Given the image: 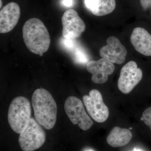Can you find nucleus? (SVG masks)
Listing matches in <instances>:
<instances>
[{
	"mask_svg": "<svg viewBox=\"0 0 151 151\" xmlns=\"http://www.w3.org/2000/svg\"><path fill=\"white\" fill-rule=\"evenodd\" d=\"M31 107L27 98L20 96L14 99L8 113L9 123L14 132L21 134L31 118Z\"/></svg>",
	"mask_w": 151,
	"mask_h": 151,
	"instance_id": "3",
	"label": "nucleus"
},
{
	"mask_svg": "<svg viewBox=\"0 0 151 151\" xmlns=\"http://www.w3.org/2000/svg\"><path fill=\"white\" fill-rule=\"evenodd\" d=\"M142 118L143 122L150 127L151 130V107L147 108L144 111Z\"/></svg>",
	"mask_w": 151,
	"mask_h": 151,
	"instance_id": "16",
	"label": "nucleus"
},
{
	"mask_svg": "<svg viewBox=\"0 0 151 151\" xmlns=\"http://www.w3.org/2000/svg\"><path fill=\"white\" fill-rule=\"evenodd\" d=\"M88 72L92 73V80L96 84H102L108 80V76L115 70L113 63L102 58L97 61L90 60L86 64Z\"/></svg>",
	"mask_w": 151,
	"mask_h": 151,
	"instance_id": "10",
	"label": "nucleus"
},
{
	"mask_svg": "<svg viewBox=\"0 0 151 151\" xmlns=\"http://www.w3.org/2000/svg\"><path fill=\"white\" fill-rule=\"evenodd\" d=\"M0 1H1V5H0V7H1L2 6V2L1 0H0Z\"/></svg>",
	"mask_w": 151,
	"mask_h": 151,
	"instance_id": "21",
	"label": "nucleus"
},
{
	"mask_svg": "<svg viewBox=\"0 0 151 151\" xmlns=\"http://www.w3.org/2000/svg\"><path fill=\"white\" fill-rule=\"evenodd\" d=\"M143 73L137 63L130 61L124 65L120 72L118 86L122 93L128 94L137 86L142 78Z\"/></svg>",
	"mask_w": 151,
	"mask_h": 151,
	"instance_id": "7",
	"label": "nucleus"
},
{
	"mask_svg": "<svg viewBox=\"0 0 151 151\" xmlns=\"http://www.w3.org/2000/svg\"><path fill=\"white\" fill-rule=\"evenodd\" d=\"M20 9L17 3L11 2L0 11V32H9L16 26L20 17Z\"/></svg>",
	"mask_w": 151,
	"mask_h": 151,
	"instance_id": "11",
	"label": "nucleus"
},
{
	"mask_svg": "<svg viewBox=\"0 0 151 151\" xmlns=\"http://www.w3.org/2000/svg\"><path fill=\"white\" fill-rule=\"evenodd\" d=\"M40 56H42L43 55V53H41V54L39 55Z\"/></svg>",
	"mask_w": 151,
	"mask_h": 151,
	"instance_id": "22",
	"label": "nucleus"
},
{
	"mask_svg": "<svg viewBox=\"0 0 151 151\" xmlns=\"http://www.w3.org/2000/svg\"><path fill=\"white\" fill-rule=\"evenodd\" d=\"M106 42L107 45L100 49V56L112 63H123L126 59L127 51L119 39L116 37H110L107 39Z\"/></svg>",
	"mask_w": 151,
	"mask_h": 151,
	"instance_id": "9",
	"label": "nucleus"
},
{
	"mask_svg": "<svg viewBox=\"0 0 151 151\" xmlns=\"http://www.w3.org/2000/svg\"><path fill=\"white\" fill-rule=\"evenodd\" d=\"M142 7L144 10L151 8V0H140Z\"/></svg>",
	"mask_w": 151,
	"mask_h": 151,
	"instance_id": "18",
	"label": "nucleus"
},
{
	"mask_svg": "<svg viewBox=\"0 0 151 151\" xmlns=\"http://www.w3.org/2000/svg\"><path fill=\"white\" fill-rule=\"evenodd\" d=\"M85 6L96 16L111 13L116 6V0H84Z\"/></svg>",
	"mask_w": 151,
	"mask_h": 151,
	"instance_id": "13",
	"label": "nucleus"
},
{
	"mask_svg": "<svg viewBox=\"0 0 151 151\" xmlns=\"http://www.w3.org/2000/svg\"><path fill=\"white\" fill-rule=\"evenodd\" d=\"M63 37L68 40L79 37L86 29L84 22L73 9L65 11L61 18Z\"/></svg>",
	"mask_w": 151,
	"mask_h": 151,
	"instance_id": "8",
	"label": "nucleus"
},
{
	"mask_svg": "<svg viewBox=\"0 0 151 151\" xmlns=\"http://www.w3.org/2000/svg\"><path fill=\"white\" fill-rule=\"evenodd\" d=\"M83 101L89 116L95 122H105L109 116V109L105 105L102 94L97 89H93L89 95H84Z\"/></svg>",
	"mask_w": 151,
	"mask_h": 151,
	"instance_id": "6",
	"label": "nucleus"
},
{
	"mask_svg": "<svg viewBox=\"0 0 151 151\" xmlns=\"http://www.w3.org/2000/svg\"><path fill=\"white\" fill-rule=\"evenodd\" d=\"M141 120H142V121H143V118H142V117L141 118Z\"/></svg>",
	"mask_w": 151,
	"mask_h": 151,
	"instance_id": "24",
	"label": "nucleus"
},
{
	"mask_svg": "<svg viewBox=\"0 0 151 151\" xmlns=\"http://www.w3.org/2000/svg\"><path fill=\"white\" fill-rule=\"evenodd\" d=\"M73 51V59L75 62L79 64H87L89 62L87 55L82 49L76 47Z\"/></svg>",
	"mask_w": 151,
	"mask_h": 151,
	"instance_id": "15",
	"label": "nucleus"
},
{
	"mask_svg": "<svg viewBox=\"0 0 151 151\" xmlns=\"http://www.w3.org/2000/svg\"><path fill=\"white\" fill-rule=\"evenodd\" d=\"M130 40L138 52L145 56H151V35L147 30L136 27L133 30Z\"/></svg>",
	"mask_w": 151,
	"mask_h": 151,
	"instance_id": "12",
	"label": "nucleus"
},
{
	"mask_svg": "<svg viewBox=\"0 0 151 151\" xmlns=\"http://www.w3.org/2000/svg\"><path fill=\"white\" fill-rule=\"evenodd\" d=\"M85 151H93L92 150H86Z\"/></svg>",
	"mask_w": 151,
	"mask_h": 151,
	"instance_id": "23",
	"label": "nucleus"
},
{
	"mask_svg": "<svg viewBox=\"0 0 151 151\" xmlns=\"http://www.w3.org/2000/svg\"><path fill=\"white\" fill-rule=\"evenodd\" d=\"M62 40L63 45L68 51H73L76 47L75 40H68L64 38Z\"/></svg>",
	"mask_w": 151,
	"mask_h": 151,
	"instance_id": "17",
	"label": "nucleus"
},
{
	"mask_svg": "<svg viewBox=\"0 0 151 151\" xmlns=\"http://www.w3.org/2000/svg\"><path fill=\"white\" fill-rule=\"evenodd\" d=\"M24 41L27 47L32 53L38 55L47 51L50 44L49 33L40 19H30L22 28Z\"/></svg>",
	"mask_w": 151,
	"mask_h": 151,
	"instance_id": "2",
	"label": "nucleus"
},
{
	"mask_svg": "<svg viewBox=\"0 0 151 151\" xmlns=\"http://www.w3.org/2000/svg\"><path fill=\"white\" fill-rule=\"evenodd\" d=\"M132 128H129V130H132Z\"/></svg>",
	"mask_w": 151,
	"mask_h": 151,
	"instance_id": "25",
	"label": "nucleus"
},
{
	"mask_svg": "<svg viewBox=\"0 0 151 151\" xmlns=\"http://www.w3.org/2000/svg\"><path fill=\"white\" fill-rule=\"evenodd\" d=\"M64 109L71 122L74 125L78 124L83 131L89 129L93 125L92 119L86 113L83 103L77 97H68L65 101Z\"/></svg>",
	"mask_w": 151,
	"mask_h": 151,
	"instance_id": "5",
	"label": "nucleus"
},
{
	"mask_svg": "<svg viewBox=\"0 0 151 151\" xmlns=\"http://www.w3.org/2000/svg\"><path fill=\"white\" fill-rule=\"evenodd\" d=\"M134 151H143L142 150H139V149H137L136 148H135L134 150Z\"/></svg>",
	"mask_w": 151,
	"mask_h": 151,
	"instance_id": "20",
	"label": "nucleus"
},
{
	"mask_svg": "<svg viewBox=\"0 0 151 151\" xmlns=\"http://www.w3.org/2000/svg\"></svg>",
	"mask_w": 151,
	"mask_h": 151,
	"instance_id": "26",
	"label": "nucleus"
},
{
	"mask_svg": "<svg viewBox=\"0 0 151 151\" xmlns=\"http://www.w3.org/2000/svg\"><path fill=\"white\" fill-rule=\"evenodd\" d=\"M32 103L37 122L46 129H52L56 123L57 106L51 94L43 88L37 89Z\"/></svg>",
	"mask_w": 151,
	"mask_h": 151,
	"instance_id": "1",
	"label": "nucleus"
},
{
	"mask_svg": "<svg viewBox=\"0 0 151 151\" xmlns=\"http://www.w3.org/2000/svg\"><path fill=\"white\" fill-rule=\"evenodd\" d=\"M62 3L65 6L70 7L73 5V0H63Z\"/></svg>",
	"mask_w": 151,
	"mask_h": 151,
	"instance_id": "19",
	"label": "nucleus"
},
{
	"mask_svg": "<svg viewBox=\"0 0 151 151\" xmlns=\"http://www.w3.org/2000/svg\"><path fill=\"white\" fill-rule=\"evenodd\" d=\"M132 138V133L129 130L115 127L108 135L107 142L111 147H118L129 144Z\"/></svg>",
	"mask_w": 151,
	"mask_h": 151,
	"instance_id": "14",
	"label": "nucleus"
},
{
	"mask_svg": "<svg viewBox=\"0 0 151 151\" xmlns=\"http://www.w3.org/2000/svg\"><path fill=\"white\" fill-rule=\"evenodd\" d=\"M46 140V134L36 120L31 118L27 126L20 134L19 142L23 151H34L41 147Z\"/></svg>",
	"mask_w": 151,
	"mask_h": 151,
	"instance_id": "4",
	"label": "nucleus"
}]
</instances>
